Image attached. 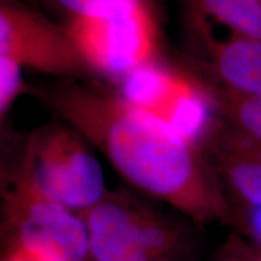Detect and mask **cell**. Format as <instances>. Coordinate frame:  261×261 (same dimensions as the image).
<instances>
[{
    "instance_id": "obj_1",
    "label": "cell",
    "mask_w": 261,
    "mask_h": 261,
    "mask_svg": "<svg viewBox=\"0 0 261 261\" xmlns=\"http://www.w3.org/2000/svg\"><path fill=\"white\" fill-rule=\"evenodd\" d=\"M28 93L79 130L136 190L197 224H230V202L203 149L161 117L92 81L29 85Z\"/></svg>"
},
{
    "instance_id": "obj_2",
    "label": "cell",
    "mask_w": 261,
    "mask_h": 261,
    "mask_svg": "<svg viewBox=\"0 0 261 261\" xmlns=\"http://www.w3.org/2000/svg\"><path fill=\"white\" fill-rule=\"evenodd\" d=\"M80 214L90 261H179L188 252L181 225L129 192L109 190Z\"/></svg>"
},
{
    "instance_id": "obj_3",
    "label": "cell",
    "mask_w": 261,
    "mask_h": 261,
    "mask_svg": "<svg viewBox=\"0 0 261 261\" xmlns=\"http://www.w3.org/2000/svg\"><path fill=\"white\" fill-rule=\"evenodd\" d=\"M2 215L10 249L48 261H90L83 215L47 195L18 165L3 173Z\"/></svg>"
},
{
    "instance_id": "obj_4",
    "label": "cell",
    "mask_w": 261,
    "mask_h": 261,
    "mask_svg": "<svg viewBox=\"0 0 261 261\" xmlns=\"http://www.w3.org/2000/svg\"><path fill=\"white\" fill-rule=\"evenodd\" d=\"M18 166L47 195L79 213L109 191L91 143L58 117L33 130Z\"/></svg>"
},
{
    "instance_id": "obj_5",
    "label": "cell",
    "mask_w": 261,
    "mask_h": 261,
    "mask_svg": "<svg viewBox=\"0 0 261 261\" xmlns=\"http://www.w3.org/2000/svg\"><path fill=\"white\" fill-rule=\"evenodd\" d=\"M0 56L62 80L99 77L67 25L21 0H0Z\"/></svg>"
},
{
    "instance_id": "obj_6",
    "label": "cell",
    "mask_w": 261,
    "mask_h": 261,
    "mask_svg": "<svg viewBox=\"0 0 261 261\" xmlns=\"http://www.w3.org/2000/svg\"><path fill=\"white\" fill-rule=\"evenodd\" d=\"M159 16L142 9L68 28L98 76L120 83L159 60Z\"/></svg>"
},
{
    "instance_id": "obj_7",
    "label": "cell",
    "mask_w": 261,
    "mask_h": 261,
    "mask_svg": "<svg viewBox=\"0 0 261 261\" xmlns=\"http://www.w3.org/2000/svg\"><path fill=\"white\" fill-rule=\"evenodd\" d=\"M195 51L190 70L240 94L261 97V39L233 34L217 38L211 22L182 16Z\"/></svg>"
},
{
    "instance_id": "obj_8",
    "label": "cell",
    "mask_w": 261,
    "mask_h": 261,
    "mask_svg": "<svg viewBox=\"0 0 261 261\" xmlns=\"http://www.w3.org/2000/svg\"><path fill=\"white\" fill-rule=\"evenodd\" d=\"M228 201L261 204V143L215 116L200 142Z\"/></svg>"
},
{
    "instance_id": "obj_9",
    "label": "cell",
    "mask_w": 261,
    "mask_h": 261,
    "mask_svg": "<svg viewBox=\"0 0 261 261\" xmlns=\"http://www.w3.org/2000/svg\"><path fill=\"white\" fill-rule=\"evenodd\" d=\"M27 3L67 27L142 9L160 15L161 8V0H27Z\"/></svg>"
},
{
    "instance_id": "obj_10",
    "label": "cell",
    "mask_w": 261,
    "mask_h": 261,
    "mask_svg": "<svg viewBox=\"0 0 261 261\" xmlns=\"http://www.w3.org/2000/svg\"><path fill=\"white\" fill-rule=\"evenodd\" d=\"M182 16L223 24L230 33L261 39L259 0H179Z\"/></svg>"
},
{
    "instance_id": "obj_11",
    "label": "cell",
    "mask_w": 261,
    "mask_h": 261,
    "mask_svg": "<svg viewBox=\"0 0 261 261\" xmlns=\"http://www.w3.org/2000/svg\"><path fill=\"white\" fill-rule=\"evenodd\" d=\"M189 71L221 120L261 143V97L236 93L195 71Z\"/></svg>"
},
{
    "instance_id": "obj_12",
    "label": "cell",
    "mask_w": 261,
    "mask_h": 261,
    "mask_svg": "<svg viewBox=\"0 0 261 261\" xmlns=\"http://www.w3.org/2000/svg\"><path fill=\"white\" fill-rule=\"evenodd\" d=\"M29 85L24 81L23 68L11 58L0 56V119L6 116L19 96L28 93Z\"/></svg>"
},
{
    "instance_id": "obj_13",
    "label": "cell",
    "mask_w": 261,
    "mask_h": 261,
    "mask_svg": "<svg viewBox=\"0 0 261 261\" xmlns=\"http://www.w3.org/2000/svg\"><path fill=\"white\" fill-rule=\"evenodd\" d=\"M228 202L231 207L230 224L237 227L238 233L261 249V204Z\"/></svg>"
},
{
    "instance_id": "obj_14",
    "label": "cell",
    "mask_w": 261,
    "mask_h": 261,
    "mask_svg": "<svg viewBox=\"0 0 261 261\" xmlns=\"http://www.w3.org/2000/svg\"><path fill=\"white\" fill-rule=\"evenodd\" d=\"M211 261H261V249L241 233H231Z\"/></svg>"
},
{
    "instance_id": "obj_15",
    "label": "cell",
    "mask_w": 261,
    "mask_h": 261,
    "mask_svg": "<svg viewBox=\"0 0 261 261\" xmlns=\"http://www.w3.org/2000/svg\"><path fill=\"white\" fill-rule=\"evenodd\" d=\"M3 261H48L44 257H40L35 254L25 252L23 249H18V248H11Z\"/></svg>"
},
{
    "instance_id": "obj_16",
    "label": "cell",
    "mask_w": 261,
    "mask_h": 261,
    "mask_svg": "<svg viewBox=\"0 0 261 261\" xmlns=\"http://www.w3.org/2000/svg\"><path fill=\"white\" fill-rule=\"evenodd\" d=\"M259 2H260V3H261V0H259Z\"/></svg>"
}]
</instances>
